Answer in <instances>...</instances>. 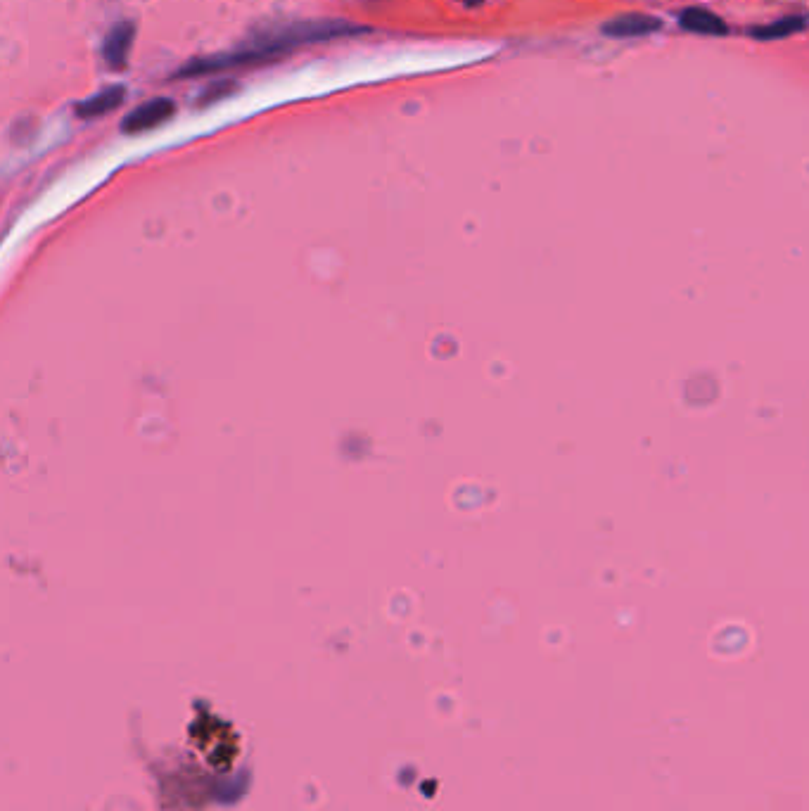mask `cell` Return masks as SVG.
<instances>
[{
	"mask_svg": "<svg viewBox=\"0 0 809 811\" xmlns=\"http://www.w3.org/2000/svg\"><path fill=\"white\" fill-rule=\"evenodd\" d=\"M133 34H136L133 22H117L110 31H107V36L103 41V57H105L107 65L114 69H121L126 65V60H129V53H131Z\"/></svg>",
	"mask_w": 809,
	"mask_h": 811,
	"instance_id": "cell-3",
	"label": "cell"
},
{
	"mask_svg": "<svg viewBox=\"0 0 809 811\" xmlns=\"http://www.w3.org/2000/svg\"><path fill=\"white\" fill-rule=\"evenodd\" d=\"M802 27H805V22H802L800 17H788V19H779V22L764 24V27L753 29V36L760 38V41H776V38H786V36L795 34V31H800Z\"/></svg>",
	"mask_w": 809,
	"mask_h": 811,
	"instance_id": "cell-7",
	"label": "cell"
},
{
	"mask_svg": "<svg viewBox=\"0 0 809 811\" xmlns=\"http://www.w3.org/2000/svg\"><path fill=\"white\" fill-rule=\"evenodd\" d=\"M363 31L361 27L345 22H297L288 24V27H278L273 31H264V34L254 36L250 46L235 50V53H221L209 57H195L186 67L178 69L176 79H190V76H207V74H221L226 69L235 67H250L259 65V62H269L273 57H280L299 46L316 41H330V38L340 36H354Z\"/></svg>",
	"mask_w": 809,
	"mask_h": 811,
	"instance_id": "cell-1",
	"label": "cell"
},
{
	"mask_svg": "<svg viewBox=\"0 0 809 811\" xmlns=\"http://www.w3.org/2000/svg\"><path fill=\"white\" fill-rule=\"evenodd\" d=\"M662 27L660 19L648 15H624L615 17L603 24V34L610 38H634V36H648Z\"/></svg>",
	"mask_w": 809,
	"mask_h": 811,
	"instance_id": "cell-5",
	"label": "cell"
},
{
	"mask_svg": "<svg viewBox=\"0 0 809 811\" xmlns=\"http://www.w3.org/2000/svg\"><path fill=\"white\" fill-rule=\"evenodd\" d=\"M458 3H465V5H480L482 0H458Z\"/></svg>",
	"mask_w": 809,
	"mask_h": 811,
	"instance_id": "cell-9",
	"label": "cell"
},
{
	"mask_svg": "<svg viewBox=\"0 0 809 811\" xmlns=\"http://www.w3.org/2000/svg\"><path fill=\"white\" fill-rule=\"evenodd\" d=\"M231 91H235L233 81L214 83V86H209V88H205V91H202L200 100H197V105H207V102H216V100L226 98V95H231Z\"/></svg>",
	"mask_w": 809,
	"mask_h": 811,
	"instance_id": "cell-8",
	"label": "cell"
},
{
	"mask_svg": "<svg viewBox=\"0 0 809 811\" xmlns=\"http://www.w3.org/2000/svg\"><path fill=\"white\" fill-rule=\"evenodd\" d=\"M176 102L171 98H155L138 105L136 110L129 112L121 121V131L124 133H143L155 129V126L164 124V121L174 117Z\"/></svg>",
	"mask_w": 809,
	"mask_h": 811,
	"instance_id": "cell-2",
	"label": "cell"
},
{
	"mask_svg": "<svg viewBox=\"0 0 809 811\" xmlns=\"http://www.w3.org/2000/svg\"><path fill=\"white\" fill-rule=\"evenodd\" d=\"M126 98V88L124 86H107L103 88L100 93L91 95V98L76 102L74 105V114L79 119H95V117H105V114H110L112 110H117V107L124 102Z\"/></svg>",
	"mask_w": 809,
	"mask_h": 811,
	"instance_id": "cell-4",
	"label": "cell"
},
{
	"mask_svg": "<svg viewBox=\"0 0 809 811\" xmlns=\"http://www.w3.org/2000/svg\"><path fill=\"white\" fill-rule=\"evenodd\" d=\"M681 27L686 31H693V34H705V36H722L726 34V24L722 22V17H717L715 12H707L703 8H689L681 12L679 17Z\"/></svg>",
	"mask_w": 809,
	"mask_h": 811,
	"instance_id": "cell-6",
	"label": "cell"
}]
</instances>
